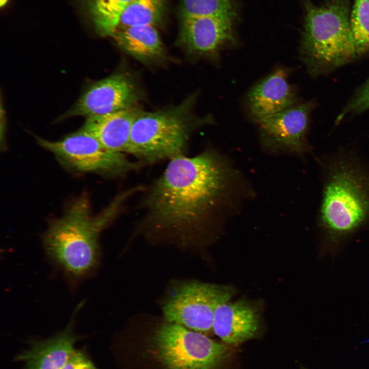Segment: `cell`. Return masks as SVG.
<instances>
[{
    "label": "cell",
    "mask_w": 369,
    "mask_h": 369,
    "mask_svg": "<svg viewBox=\"0 0 369 369\" xmlns=\"http://www.w3.org/2000/svg\"><path fill=\"white\" fill-rule=\"evenodd\" d=\"M288 75L286 69L278 68L251 88L247 105L256 123L296 105L297 94L288 80Z\"/></svg>",
    "instance_id": "12"
},
{
    "label": "cell",
    "mask_w": 369,
    "mask_h": 369,
    "mask_svg": "<svg viewBox=\"0 0 369 369\" xmlns=\"http://www.w3.org/2000/svg\"><path fill=\"white\" fill-rule=\"evenodd\" d=\"M259 329L257 311L244 300L224 302L215 309L213 332L228 345L239 344L254 338Z\"/></svg>",
    "instance_id": "14"
},
{
    "label": "cell",
    "mask_w": 369,
    "mask_h": 369,
    "mask_svg": "<svg viewBox=\"0 0 369 369\" xmlns=\"http://www.w3.org/2000/svg\"><path fill=\"white\" fill-rule=\"evenodd\" d=\"M350 23L358 56L368 53L369 0H355Z\"/></svg>",
    "instance_id": "20"
},
{
    "label": "cell",
    "mask_w": 369,
    "mask_h": 369,
    "mask_svg": "<svg viewBox=\"0 0 369 369\" xmlns=\"http://www.w3.org/2000/svg\"><path fill=\"white\" fill-rule=\"evenodd\" d=\"M129 195L121 192L97 214L86 195L75 198L60 217L51 221L43 236L45 253L69 280L77 282L97 269L100 233L121 213Z\"/></svg>",
    "instance_id": "2"
},
{
    "label": "cell",
    "mask_w": 369,
    "mask_h": 369,
    "mask_svg": "<svg viewBox=\"0 0 369 369\" xmlns=\"http://www.w3.org/2000/svg\"><path fill=\"white\" fill-rule=\"evenodd\" d=\"M181 19L217 16L233 19L235 12L230 0H181Z\"/></svg>",
    "instance_id": "19"
},
{
    "label": "cell",
    "mask_w": 369,
    "mask_h": 369,
    "mask_svg": "<svg viewBox=\"0 0 369 369\" xmlns=\"http://www.w3.org/2000/svg\"><path fill=\"white\" fill-rule=\"evenodd\" d=\"M132 0H83V5L97 32L111 36L125 8Z\"/></svg>",
    "instance_id": "17"
},
{
    "label": "cell",
    "mask_w": 369,
    "mask_h": 369,
    "mask_svg": "<svg viewBox=\"0 0 369 369\" xmlns=\"http://www.w3.org/2000/svg\"><path fill=\"white\" fill-rule=\"evenodd\" d=\"M313 100L295 105L257 122L264 148L273 152L303 155L310 151L306 135Z\"/></svg>",
    "instance_id": "9"
},
{
    "label": "cell",
    "mask_w": 369,
    "mask_h": 369,
    "mask_svg": "<svg viewBox=\"0 0 369 369\" xmlns=\"http://www.w3.org/2000/svg\"><path fill=\"white\" fill-rule=\"evenodd\" d=\"M36 138L38 144L52 153L63 167L74 172L119 178L141 165L131 161L125 153L108 149L82 128L57 141Z\"/></svg>",
    "instance_id": "7"
},
{
    "label": "cell",
    "mask_w": 369,
    "mask_h": 369,
    "mask_svg": "<svg viewBox=\"0 0 369 369\" xmlns=\"http://www.w3.org/2000/svg\"><path fill=\"white\" fill-rule=\"evenodd\" d=\"M305 16L300 57L309 74H327L358 57L347 0H329L320 6L304 2Z\"/></svg>",
    "instance_id": "5"
},
{
    "label": "cell",
    "mask_w": 369,
    "mask_h": 369,
    "mask_svg": "<svg viewBox=\"0 0 369 369\" xmlns=\"http://www.w3.org/2000/svg\"><path fill=\"white\" fill-rule=\"evenodd\" d=\"M232 20L217 16L182 18L178 42L190 54L217 61L221 50L235 42Z\"/></svg>",
    "instance_id": "11"
},
{
    "label": "cell",
    "mask_w": 369,
    "mask_h": 369,
    "mask_svg": "<svg viewBox=\"0 0 369 369\" xmlns=\"http://www.w3.org/2000/svg\"><path fill=\"white\" fill-rule=\"evenodd\" d=\"M369 109V78L358 89L338 116V123L347 114H358Z\"/></svg>",
    "instance_id": "21"
},
{
    "label": "cell",
    "mask_w": 369,
    "mask_h": 369,
    "mask_svg": "<svg viewBox=\"0 0 369 369\" xmlns=\"http://www.w3.org/2000/svg\"><path fill=\"white\" fill-rule=\"evenodd\" d=\"M318 223L336 245L369 223V169L352 152H339L324 163Z\"/></svg>",
    "instance_id": "3"
},
{
    "label": "cell",
    "mask_w": 369,
    "mask_h": 369,
    "mask_svg": "<svg viewBox=\"0 0 369 369\" xmlns=\"http://www.w3.org/2000/svg\"><path fill=\"white\" fill-rule=\"evenodd\" d=\"M235 293L231 286L188 281L171 291L162 307L165 321L194 331L209 334L213 332L216 308L228 301Z\"/></svg>",
    "instance_id": "8"
},
{
    "label": "cell",
    "mask_w": 369,
    "mask_h": 369,
    "mask_svg": "<svg viewBox=\"0 0 369 369\" xmlns=\"http://www.w3.org/2000/svg\"><path fill=\"white\" fill-rule=\"evenodd\" d=\"M138 91L131 78L116 74L91 85L64 116L87 117L102 115L135 107Z\"/></svg>",
    "instance_id": "10"
},
{
    "label": "cell",
    "mask_w": 369,
    "mask_h": 369,
    "mask_svg": "<svg viewBox=\"0 0 369 369\" xmlns=\"http://www.w3.org/2000/svg\"><path fill=\"white\" fill-rule=\"evenodd\" d=\"M112 350L130 369H218L230 353L229 345L167 321L139 345Z\"/></svg>",
    "instance_id": "4"
},
{
    "label": "cell",
    "mask_w": 369,
    "mask_h": 369,
    "mask_svg": "<svg viewBox=\"0 0 369 369\" xmlns=\"http://www.w3.org/2000/svg\"><path fill=\"white\" fill-rule=\"evenodd\" d=\"M7 0H1V5H3L5 4L6 3V2H7Z\"/></svg>",
    "instance_id": "23"
},
{
    "label": "cell",
    "mask_w": 369,
    "mask_h": 369,
    "mask_svg": "<svg viewBox=\"0 0 369 369\" xmlns=\"http://www.w3.org/2000/svg\"><path fill=\"white\" fill-rule=\"evenodd\" d=\"M74 320L49 337L29 341L27 348L17 353L13 361L22 364L20 369H61L81 338L74 331Z\"/></svg>",
    "instance_id": "13"
},
{
    "label": "cell",
    "mask_w": 369,
    "mask_h": 369,
    "mask_svg": "<svg viewBox=\"0 0 369 369\" xmlns=\"http://www.w3.org/2000/svg\"><path fill=\"white\" fill-rule=\"evenodd\" d=\"M165 9L166 0H132L122 12L116 28L155 27L162 20Z\"/></svg>",
    "instance_id": "18"
},
{
    "label": "cell",
    "mask_w": 369,
    "mask_h": 369,
    "mask_svg": "<svg viewBox=\"0 0 369 369\" xmlns=\"http://www.w3.org/2000/svg\"><path fill=\"white\" fill-rule=\"evenodd\" d=\"M194 96L179 106L154 112H139L131 131L127 153L142 164H154L186 155L192 131L199 126L213 122L209 116L192 117Z\"/></svg>",
    "instance_id": "6"
},
{
    "label": "cell",
    "mask_w": 369,
    "mask_h": 369,
    "mask_svg": "<svg viewBox=\"0 0 369 369\" xmlns=\"http://www.w3.org/2000/svg\"><path fill=\"white\" fill-rule=\"evenodd\" d=\"M111 36L124 51L143 63H152L165 57L164 46L154 26L117 27Z\"/></svg>",
    "instance_id": "16"
},
{
    "label": "cell",
    "mask_w": 369,
    "mask_h": 369,
    "mask_svg": "<svg viewBox=\"0 0 369 369\" xmlns=\"http://www.w3.org/2000/svg\"><path fill=\"white\" fill-rule=\"evenodd\" d=\"M242 183L238 172L214 150L175 157L145 188L140 227L183 242L203 239L235 206Z\"/></svg>",
    "instance_id": "1"
},
{
    "label": "cell",
    "mask_w": 369,
    "mask_h": 369,
    "mask_svg": "<svg viewBox=\"0 0 369 369\" xmlns=\"http://www.w3.org/2000/svg\"><path fill=\"white\" fill-rule=\"evenodd\" d=\"M140 111L135 107L102 115L87 117L82 128L103 146L127 153L133 124Z\"/></svg>",
    "instance_id": "15"
},
{
    "label": "cell",
    "mask_w": 369,
    "mask_h": 369,
    "mask_svg": "<svg viewBox=\"0 0 369 369\" xmlns=\"http://www.w3.org/2000/svg\"><path fill=\"white\" fill-rule=\"evenodd\" d=\"M61 369H98L86 348L75 350Z\"/></svg>",
    "instance_id": "22"
}]
</instances>
